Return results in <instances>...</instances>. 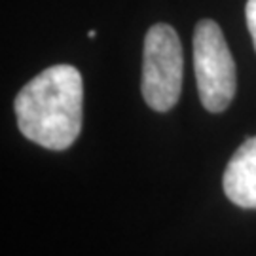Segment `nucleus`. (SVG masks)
<instances>
[{
    "label": "nucleus",
    "instance_id": "5",
    "mask_svg": "<svg viewBox=\"0 0 256 256\" xmlns=\"http://www.w3.org/2000/svg\"><path fill=\"white\" fill-rule=\"evenodd\" d=\"M245 16H247V27L252 38V44L256 50V0H248L247 10H245Z\"/></svg>",
    "mask_w": 256,
    "mask_h": 256
},
{
    "label": "nucleus",
    "instance_id": "6",
    "mask_svg": "<svg viewBox=\"0 0 256 256\" xmlns=\"http://www.w3.org/2000/svg\"><path fill=\"white\" fill-rule=\"evenodd\" d=\"M95 34H97L95 30H90V32H88V36H90V38H95Z\"/></svg>",
    "mask_w": 256,
    "mask_h": 256
},
{
    "label": "nucleus",
    "instance_id": "1",
    "mask_svg": "<svg viewBox=\"0 0 256 256\" xmlns=\"http://www.w3.org/2000/svg\"><path fill=\"white\" fill-rule=\"evenodd\" d=\"M19 131L48 150H64L80 135L84 84L72 64H55L34 76L18 93Z\"/></svg>",
    "mask_w": 256,
    "mask_h": 256
},
{
    "label": "nucleus",
    "instance_id": "3",
    "mask_svg": "<svg viewBox=\"0 0 256 256\" xmlns=\"http://www.w3.org/2000/svg\"><path fill=\"white\" fill-rule=\"evenodd\" d=\"M182 88V44L173 27L158 23L144 38L142 97L150 108L167 112L176 104Z\"/></svg>",
    "mask_w": 256,
    "mask_h": 256
},
{
    "label": "nucleus",
    "instance_id": "2",
    "mask_svg": "<svg viewBox=\"0 0 256 256\" xmlns=\"http://www.w3.org/2000/svg\"><path fill=\"white\" fill-rule=\"evenodd\" d=\"M194 68L203 106L209 112L228 108L238 88L236 63L222 30L210 19L200 21L194 32Z\"/></svg>",
    "mask_w": 256,
    "mask_h": 256
},
{
    "label": "nucleus",
    "instance_id": "4",
    "mask_svg": "<svg viewBox=\"0 0 256 256\" xmlns=\"http://www.w3.org/2000/svg\"><path fill=\"white\" fill-rule=\"evenodd\" d=\"M222 186L232 203L243 209H256V137L247 138L232 156Z\"/></svg>",
    "mask_w": 256,
    "mask_h": 256
}]
</instances>
